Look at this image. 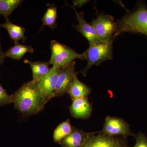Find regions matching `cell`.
Instances as JSON below:
<instances>
[{
  "label": "cell",
  "mask_w": 147,
  "mask_h": 147,
  "mask_svg": "<svg viewBox=\"0 0 147 147\" xmlns=\"http://www.w3.org/2000/svg\"><path fill=\"white\" fill-rule=\"evenodd\" d=\"M11 96L14 108L25 117L39 113L46 104L38 83L32 80L24 83Z\"/></svg>",
  "instance_id": "obj_1"
},
{
  "label": "cell",
  "mask_w": 147,
  "mask_h": 147,
  "mask_svg": "<svg viewBox=\"0 0 147 147\" xmlns=\"http://www.w3.org/2000/svg\"><path fill=\"white\" fill-rule=\"evenodd\" d=\"M115 38L123 33H141L147 37V7L144 2L138 3L135 8L118 19Z\"/></svg>",
  "instance_id": "obj_2"
},
{
  "label": "cell",
  "mask_w": 147,
  "mask_h": 147,
  "mask_svg": "<svg viewBox=\"0 0 147 147\" xmlns=\"http://www.w3.org/2000/svg\"><path fill=\"white\" fill-rule=\"evenodd\" d=\"M115 37L113 36L109 40L100 41L90 44L88 49L84 53V60L88 63L86 67L79 71L84 76L87 72L94 65H99L103 62L113 58V44Z\"/></svg>",
  "instance_id": "obj_3"
},
{
  "label": "cell",
  "mask_w": 147,
  "mask_h": 147,
  "mask_svg": "<svg viewBox=\"0 0 147 147\" xmlns=\"http://www.w3.org/2000/svg\"><path fill=\"white\" fill-rule=\"evenodd\" d=\"M51 56L49 62L53 67L62 68L71 63L76 59L84 60V54L76 53L73 49L56 40L50 43Z\"/></svg>",
  "instance_id": "obj_4"
},
{
  "label": "cell",
  "mask_w": 147,
  "mask_h": 147,
  "mask_svg": "<svg viewBox=\"0 0 147 147\" xmlns=\"http://www.w3.org/2000/svg\"><path fill=\"white\" fill-rule=\"evenodd\" d=\"M81 147H129L127 138L110 136L98 132H90Z\"/></svg>",
  "instance_id": "obj_5"
},
{
  "label": "cell",
  "mask_w": 147,
  "mask_h": 147,
  "mask_svg": "<svg viewBox=\"0 0 147 147\" xmlns=\"http://www.w3.org/2000/svg\"><path fill=\"white\" fill-rule=\"evenodd\" d=\"M96 18L91 22L100 41L109 40L117 31V24L114 17L102 11L97 12Z\"/></svg>",
  "instance_id": "obj_6"
},
{
  "label": "cell",
  "mask_w": 147,
  "mask_h": 147,
  "mask_svg": "<svg viewBox=\"0 0 147 147\" xmlns=\"http://www.w3.org/2000/svg\"><path fill=\"white\" fill-rule=\"evenodd\" d=\"M100 133L110 136H121L127 138L134 136L130 130L128 123L121 118L108 116L105 117Z\"/></svg>",
  "instance_id": "obj_7"
},
{
  "label": "cell",
  "mask_w": 147,
  "mask_h": 147,
  "mask_svg": "<svg viewBox=\"0 0 147 147\" xmlns=\"http://www.w3.org/2000/svg\"><path fill=\"white\" fill-rule=\"evenodd\" d=\"M76 61H74L68 65L61 68L53 98L63 96L67 93L74 79L77 77L79 74V72L76 71Z\"/></svg>",
  "instance_id": "obj_8"
},
{
  "label": "cell",
  "mask_w": 147,
  "mask_h": 147,
  "mask_svg": "<svg viewBox=\"0 0 147 147\" xmlns=\"http://www.w3.org/2000/svg\"><path fill=\"white\" fill-rule=\"evenodd\" d=\"M60 69L61 68L53 66L49 73L38 83V86L46 103L53 98V95L57 84Z\"/></svg>",
  "instance_id": "obj_9"
},
{
  "label": "cell",
  "mask_w": 147,
  "mask_h": 147,
  "mask_svg": "<svg viewBox=\"0 0 147 147\" xmlns=\"http://www.w3.org/2000/svg\"><path fill=\"white\" fill-rule=\"evenodd\" d=\"M66 5L70 6L73 9L76 14V18L78 21V24L74 25V28L86 38L90 44L100 42L94 28L91 23H88L84 18V11L78 12L74 6L68 4L67 2Z\"/></svg>",
  "instance_id": "obj_10"
},
{
  "label": "cell",
  "mask_w": 147,
  "mask_h": 147,
  "mask_svg": "<svg viewBox=\"0 0 147 147\" xmlns=\"http://www.w3.org/2000/svg\"><path fill=\"white\" fill-rule=\"evenodd\" d=\"M70 114L74 118L87 119L92 116L93 108L88 98H79L72 100L69 107Z\"/></svg>",
  "instance_id": "obj_11"
},
{
  "label": "cell",
  "mask_w": 147,
  "mask_h": 147,
  "mask_svg": "<svg viewBox=\"0 0 147 147\" xmlns=\"http://www.w3.org/2000/svg\"><path fill=\"white\" fill-rule=\"evenodd\" d=\"M89 133L72 126L70 134L62 139L59 144L62 147H81Z\"/></svg>",
  "instance_id": "obj_12"
},
{
  "label": "cell",
  "mask_w": 147,
  "mask_h": 147,
  "mask_svg": "<svg viewBox=\"0 0 147 147\" xmlns=\"http://www.w3.org/2000/svg\"><path fill=\"white\" fill-rule=\"evenodd\" d=\"M24 63L30 65L32 74V80L37 83L40 79L49 73L51 68L50 67V64L49 61H32L25 59Z\"/></svg>",
  "instance_id": "obj_13"
},
{
  "label": "cell",
  "mask_w": 147,
  "mask_h": 147,
  "mask_svg": "<svg viewBox=\"0 0 147 147\" xmlns=\"http://www.w3.org/2000/svg\"><path fill=\"white\" fill-rule=\"evenodd\" d=\"M0 27H2L7 30L9 37L14 41L15 44L19 43L20 40L24 42L27 39L25 35V28L13 24L9 19L5 20L3 24H0Z\"/></svg>",
  "instance_id": "obj_14"
},
{
  "label": "cell",
  "mask_w": 147,
  "mask_h": 147,
  "mask_svg": "<svg viewBox=\"0 0 147 147\" xmlns=\"http://www.w3.org/2000/svg\"><path fill=\"white\" fill-rule=\"evenodd\" d=\"M91 92L92 89L81 82L77 76L74 79L67 93L70 96L71 100H73L79 98H88Z\"/></svg>",
  "instance_id": "obj_15"
},
{
  "label": "cell",
  "mask_w": 147,
  "mask_h": 147,
  "mask_svg": "<svg viewBox=\"0 0 147 147\" xmlns=\"http://www.w3.org/2000/svg\"><path fill=\"white\" fill-rule=\"evenodd\" d=\"M28 53H34V49L32 46L18 43L9 48L5 52L4 54L5 58H10L15 60L20 61L23 59L24 55Z\"/></svg>",
  "instance_id": "obj_16"
},
{
  "label": "cell",
  "mask_w": 147,
  "mask_h": 147,
  "mask_svg": "<svg viewBox=\"0 0 147 147\" xmlns=\"http://www.w3.org/2000/svg\"><path fill=\"white\" fill-rule=\"evenodd\" d=\"M57 17V7L54 4L50 5L47 7V10L42 17V27L40 30H42L45 26H47L54 30L57 26L56 20Z\"/></svg>",
  "instance_id": "obj_17"
},
{
  "label": "cell",
  "mask_w": 147,
  "mask_h": 147,
  "mask_svg": "<svg viewBox=\"0 0 147 147\" xmlns=\"http://www.w3.org/2000/svg\"><path fill=\"white\" fill-rule=\"evenodd\" d=\"M23 1L22 0H0V14L5 20H9L11 13Z\"/></svg>",
  "instance_id": "obj_18"
},
{
  "label": "cell",
  "mask_w": 147,
  "mask_h": 147,
  "mask_svg": "<svg viewBox=\"0 0 147 147\" xmlns=\"http://www.w3.org/2000/svg\"><path fill=\"white\" fill-rule=\"evenodd\" d=\"M72 128V126L69 119L60 124L54 131L53 134L54 142L59 144L62 139L70 134Z\"/></svg>",
  "instance_id": "obj_19"
},
{
  "label": "cell",
  "mask_w": 147,
  "mask_h": 147,
  "mask_svg": "<svg viewBox=\"0 0 147 147\" xmlns=\"http://www.w3.org/2000/svg\"><path fill=\"white\" fill-rule=\"evenodd\" d=\"M1 74H0L1 79ZM12 103L11 96L7 93L0 83V107L5 106Z\"/></svg>",
  "instance_id": "obj_20"
},
{
  "label": "cell",
  "mask_w": 147,
  "mask_h": 147,
  "mask_svg": "<svg viewBox=\"0 0 147 147\" xmlns=\"http://www.w3.org/2000/svg\"><path fill=\"white\" fill-rule=\"evenodd\" d=\"M136 143L133 147H147V136L142 132L134 135Z\"/></svg>",
  "instance_id": "obj_21"
},
{
  "label": "cell",
  "mask_w": 147,
  "mask_h": 147,
  "mask_svg": "<svg viewBox=\"0 0 147 147\" xmlns=\"http://www.w3.org/2000/svg\"><path fill=\"white\" fill-rule=\"evenodd\" d=\"M72 3L73 4V6L76 7H82L83 5L86 4L89 1H87V0H74L72 1Z\"/></svg>",
  "instance_id": "obj_22"
},
{
  "label": "cell",
  "mask_w": 147,
  "mask_h": 147,
  "mask_svg": "<svg viewBox=\"0 0 147 147\" xmlns=\"http://www.w3.org/2000/svg\"><path fill=\"white\" fill-rule=\"evenodd\" d=\"M5 57V54L2 50L1 44V38L0 37V66L2 65L4 62Z\"/></svg>",
  "instance_id": "obj_23"
}]
</instances>
